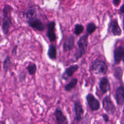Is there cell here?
Here are the masks:
<instances>
[{
    "label": "cell",
    "mask_w": 124,
    "mask_h": 124,
    "mask_svg": "<svg viewBox=\"0 0 124 124\" xmlns=\"http://www.w3.org/2000/svg\"><path fill=\"white\" fill-rule=\"evenodd\" d=\"M54 116L57 124H68V121L66 115L63 113L62 109L57 107L54 112Z\"/></svg>",
    "instance_id": "8"
},
{
    "label": "cell",
    "mask_w": 124,
    "mask_h": 124,
    "mask_svg": "<svg viewBox=\"0 0 124 124\" xmlns=\"http://www.w3.org/2000/svg\"><path fill=\"white\" fill-rule=\"evenodd\" d=\"M115 98L117 104L123 106L124 104V87L123 83L120 84L116 89Z\"/></svg>",
    "instance_id": "11"
},
{
    "label": "cell",
    "mask_w": 124,
    "mask_h": 124,
    "mask_svg": "<svg viewBox=\"0 0 124 124\" xmlns=\"http://www.w3.org/2000/svg\"><path fill=\"white\" fill-rule=\"evenodd\" d=\"M124 4H122V5L120 7V10H119V12H120V14L123 15V14L124 13Z\"/></svg>",
    "instance_id": "26"
},
{
    "label": "cell",
    "mask_w": 124,
    "mask_h": 124,
    "mask_svg": "<svg viewBox=\"0 0 124 124\" xmlns=\"http://www.w3.org/2000/svg\"><path fill=\"white\" fill-rule=\"evenodd\" d=\"M75 37L72 35L65 38L62 45V50L64 52H68L73 49L75 45Z\"/></svg>",
    "instance_id": "15"
},
{
    "label": "cell",
    "mask_w": 124,
    "mask_h": 124,
    "mask_svg": "<svg viewBox=\"0 0 124 124\" xmlns=\"http://www.w3.org/2000/svg\"><path fill=\"white\" fill-rule=\"evenodd\" d=\"M24 16L29 19H33L36 17L37 12L35 9H30L27 10L24 14Z\"/></svg>",
    "instance_id": "20"
},
{
    "label": "cell",
    "mask_w": 124,
    "mask_h": 124,
    "mask_svg": "<svg viewBox=\"0 0 124 124\" xmlns=\"http://www.w3.org/2000/svg\"><path fill=\"white\" fill-rule=\"evenodd\" d=\"M109 31L114 36H120L122 34V31L120 27L117 19L111 20L108 27Z\"/></svg>",
    "instance_id": "12"
},
{
    "label": "cell",
    "mask_w": 124,
    "mask_h": 124,
    "mask_svg": "<svg viewBox=\"0 0 124 124\" xmlns=\"http://www.w3.org/2000/svg\"><path fill=\"white\" fill-rule=\"evenodd\" d=\"M84 30V27L82 25L80 24H77L74 27V33L76 35H80Z\"/></svg>",
    "instance_id": "23"
},
{
    "label": "cell",
    "mask_w": 124,
    "mask_h": 124,
    "mask_svg": "<svg viewBox=\"0 0 124 124\" xmlns=\"http://www.w3.org/2000/svg\"><path fill=\"white\" fill-rule=\"evenodd\" d=\"M0 24H1V19L0 18Z\"/></svg>",
    "instance_id": "29"
},
{
    "label": "cell",
    "mask_w": 124,
    "mask_h": 124,
    "mask_svg": "<svg viewBox=\"0 0 124 124\" xmlns=\"http://www.w3.org/2000/svg\"><path fill=\"white\" fill-rule=\"evenodd\" d=\"M102 117L103 118V120L104 121V122L105 123H107L109 121V116L108 114H102Z\"/></svg>",
    "instance_id": "24"
},
{
    "label": "cell",
    "mask_w": 124,
    "mask_h": 124,
    "mask_svg": "<svg viewBox=\"0 0 124 124\" xmlns=\"http://www.w3.org/2000/svg\"><path fill=\"white\" fill-rule=\"evenodd\" d=\"M88 36L87 33L82 35L77 42L78 48L76 49L74 57L76 61H78L86 53L88 45Z\"/></svg>",
    "instance_id": "2"
},
{
    "label": "cell",
    "mask_w": 124,
    "mask_h": 124,
    "mask_svg": "<svg viewBox=\"0 0 124 124\" xmlns=\"http://www.w3.org/2000/svg\"><path fill=\"white\" fill-rule=\"evenodd\" d=\"M86 100L90 108L93 111H97L100 108L99 100L91 93H88L86 96Z\"/></svg>",
    "instance_id": "6"
},
{
    "label": "cell",
    "mask_w": 124,
    "mask_h": 124,
    "mask_svg": "<svg viewBox=\"0 0 124 124\" xmlns=\"http://www.w3.org/2000/svg\"><path fill=\"white\" fill-rule=\"evenodd\" d=\"M99 88L103 94L110 91V84L107 77L104 76L100 78L99 82Z\"/></svg>",
    "instance_id": "13"
},
{
    "label": "cell",
    "mask_w": 124,
    "mask_h": 124,
    "mask_svg": "<svg viewBox=\"0 0 124 124\" xmlns=\"http://www.w3.org/2000/svg\"><path fill=\"white\" fill-rule=\"evenodd\" d=\"M0 124H5V123L3 121H0Z\"/></svg>",
    "instance_id": "28"
},
{
    "label": "cell",
    "mask_w": 124,
    "mask_h": 124,
    "mask_svg": "<svg viewBox=\"0 0 124 124\" xmlns=\"http://www.w3.org/2000/svg\"><path fill=\"white\" fill-rule=\"evenodd\" d=\"M11 65H12V62H11V58L9 56H7L6 58L5 59L3 62V68L5 72H6L9 69V68L11 67Z\"/></svg>",
    "instance_id": "22"
},
{
    "label": "cell",
    "mask_w": 124,
    "mask_h": 124,
    "mask_svg": "<svg viewBox=\"0 0 124 124\" xmlns=\"http://www.w3.org/2000/svg\"><path fill=\"white\" fill-rule=\"evenodd\" d=\"M26 68L29 74L31 76H33L35 75L37 70L36 64L33 62H30V63H29L28 65L26 66Z\"/></svg>",
    "instance_id": "19"
},
{
    "label": "cell",
    "mask_w": 124,
    "mask_h": 124,
    "mask_svg": "<svg viewBox=\"0 0 124 124\" xmlns=\"http://www.w3.org/2000/svg\"><path fill=\"white\" fill-rule=\"evenodd\" d=\"M79 66L78 64H72L67 67L62 74V78L64 80H67L70 78L72 77L74 74L78 70Z\"/></svg>",
    "instance_id": "10"
},
{
    "label": "cell",
    "mask_w": 124,
    "mask_h": 124,
    "mask_svg": "<svg viewBox=\"0 0 124 124\" xmlns=\"http://www.w3.org/2000/svg\"><path fill=\"white\" fill-rule=\"evenodd\" d=\"M102 104L103 108L108 114L109 115L115 114L116 108L113 102L111 100L110 95H107L103 98Z\"/></svg>",
    "instance_id": "4"
},
{
    "label": "cell",
    "mask_w": 124,
    "mask_h": 124,
    "mask_svg": "<svg viewBox=\"0 0 124 124\" xmlns=\"http://www.w3.org/2000/svg\"><path fill=\"white\" fill-rule=\"evenodd\" d=\"M17 46H16L13 49L12 51V54H16V50H17Z\"/></svg>",
    "instance_id": "27"
},
{
    "label": "cell",
    "mask_w": 124,
    "mask_h": 124,
    "mask_svg": "<svg viewBox=\"0 0 124 124\" xmlns=\"http://www.w3.org/2000/svg\"><path fill=\"white\" fill-rule=\"evenodd\" d=\"M55 22L54 21H51L49 22L46 25L47 31L46 35L49 41L51 42H54L57 39L56 34L55 32Z\"/></svg>",
    "instance_id": "9"
},
{
    "label": "cell",
    "mask_w": 124,
    "mask_h": 124,
    "mask_svg": "<svg viewBox=\"0 0 124 124\" xmlns=\"http://www.w3.org/2000/svg\"><path fill=\"white\" fill-rule=\"evenodd\" d=\"M28 25L32 28L40 31H42L45 30V26L42 21L36 18L29 19L27 21Z\"/></svg>",
    "instance_id": "14"
},
{
    "label": "cell",
    "mask_w": 124,
    "mask_h": 124,
    "mask_svg": "<svg viewBox=\"0 0 124 124\" xmlns=\"http://www.w3.org/2000/svg\"><path fill=\"white\" fill-rule=\"evenodd\" d=\"M74 120L78 123L80 122L83 117L84 109L82 104L79 100H76L74 103Z\"/></svg>",
    "instance_id": "5"
},
{
    "label": "cell",
    "mask_w": 124,
    "mask_h": 124,
    "mask_svg": "<svg viewBox=\"0 0 124 124\" xmlns=\"http://www.w3.org/2000/svg\"><path fill=\"white\" fill-rule=\"evenodd\" d=\"M124 48L122 46L116 47L113 50L114 63L115 65L119 64L124 60Z\"/></svg>",
    "instance_id": "7"
},
{
    "label": "cell",
    "mask_w": 124,
    "mask_h": 124,
    "mask_svg": "<svg viewBox=\"0 0 124 124\" xmlns=\"http://www.w3.org/2000/svg\"><path fill=\"white\" fill-rule=\"evenodd\" d=\"M113 75L116 79L121 80L123 76V70L121 66L116 67L113 70Z\"/></svg>",
    "instance_id": "18"
},
{
    "label": "cell",
    "mask_w": 124,
    "mask_h": 124,
    "mask_svg": "<svg viewBox=\"0 0 124 124\" xmlns=\"http://www.w3.org/2000/svg\"><path fill=\"white\" fill-rule=\"evenodd\" d=\"M57 51L55 46L53 44H50L47 51L48 57L51 60H55L57 58Z\"/></svg>",
    "instance_id": "16"
},
{
    "label": "cell",
    "mask_w": 124,
    "mask_h": 124,
    "mask_svg": "<svg viewBox=\"0 0 124 124\" xmlns=\"http://www.w3.org/2000/svg\"><path fill=\"white\" fill-rule=\"evenodd\" d=\"M121 1V0H112L113 4L115 6H117L120 4Z\"/></svg>",
    "instance_id": "25"
},
{
    "label": "cell",
    "mask_w": 124,
    "mask_h": 124,
    "mask_svg": "<svg viewBox=\"0 0 124 124\" xmlns=\"http://www.w3.org/2000/svg\"><path fill=\"white\" fill-rule=\"evenodd\" d=\"M78 82V79L77 78H72L68 83L66 84L64 87V90L66 92H71L73 89H74L77 85Z\"/></svg>",
    "instance_id": "17"
},
{
    "label": "cell",
    "mask_w": 124,
    "mask_h": 124,
    "mask_svg": "<svg viewBox=\"0 0 124 124\" xmlns=\"http://www.w3.org/2000/svg\"><path fill=\"white\" fill-rule=\"evenodd\" d=\"M97 27L96 25L93 22L89 23L86 26V31L87 34L89 35L93 33L95 30L96 29Z\"/></svg>",
    "instance_id": "21"
},
{
    "label": "cell",
    "mask_w": 124,
    "mask_h": 124,
    "mask_svg": "<svg viewBox=\"0 0 124 124\" xmlns=\"http://www.w3.org/2000/svg\"></svg>",
    "instance_id": "30"
},
{
    "label": "cell",
    "mask_w": 124,
    "mask_h": 124,
    "mask_svg": "<svg viewBox=\"0 0 124 124\" xmlns=\"http://www.w3.org/2000/svg\"><path fill=\"white\" fill-rule=\"evenodd\" d=\"M12 7L8 4H5L2 9L3 18L1 24V30L4 35H6L12 25L11 19V12Z\"/></svg>",
    "instance_id": "1"
},
{
    "label": "cell",
    "mask_w": 124,
    "mask_h": 124,
    "mask_svg": "<svg viewBox=\"0 0 124 124\" xmlns=\"http://www.w3.org/2000/svg\"><path fill=\"white\" fill-rule=\"evenodd\" d=\"M90 69L96 75H105L108 72V67L104 61L96 59L91 62Z\"/></svg>",
    "instance_id": "3"
}]
</instances>
